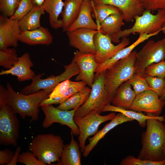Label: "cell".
I'll list each match as a JSON object with an SVG mask.
<instances>
[{
	"label": "cell",
	"instance_id": "6da1fadb",
	"mask_svg": "<svg viewBox=\"0 0 165 165\" xmlns=\"http://www.w3.org/2000/svg\"><path fill=\"white\" fill-rule=\"evenodd\" d=\"M165 120L164 116L147 120L146 130L141 134L142 147L137 158L155 161L165 160Z\"/></svg>",
	"mask_w": 165,
	"mask_h": 165
},
{
	"label": "cell",
	"instance_id": "7a4b0ae2",
	"mask_svg": "<svg viewBox=\"0 0 165 165\" xmlns=\"http://www.w3.org/2000/svg\"><path fill=\"white\" fill-rule=\"evenodd\" d=\"M6 87L8 91L7 105L23 119L27 116L31 117V122L38 120L39 105L48 97L52 92L48 89L42 90L34 93L24 94L16 92L9 82L7 83Z\"/></svg>",
	"mask_w": 165,
	"mask_h": 165
},
{
	"label": "cell",
	"instance_id": "3957f363",
	"mask_svg": "<svg viewBox=\"0 0 165 165\" xmlns=\"http://www.w3.org/2000/svg\"><path fill=\"white\" fill-rule=\"evenodd\" d=\"M64 145L59 135L40 134L32 140L28 148L39 160L46 165L60 161Z\"/></svg>",
	"mask_w": 165,
	"mask_h": 165
},
{
	"label": "cell",
	"instance_id": "277c9868",
	"mask_svg": "<svg viewBox=\"0 0 165 165\" xmlns=\"http://www.w3.org/2000/svg\"><path fill=\"white\" fill-rule=\"evenodd\" d=\"M137 53L136 50L132 51L128 56L106 71L105 88L111 101L119 86L135 74L134 64Z\"/></svg>",
	"mask_w": 165,
	"mask_h": 165
},
{
	"label": "cell",
	"instance_id": "5b68a950",
	"mask_svg": "<svg viewBox=\"0 0 165 165\" xmlns=\"http://www.w3.org/2000/svg\"><path fill=\"white\" fill-rule=\"evenodd\" d=\"M157 10L156 14H153L150 10H145L141 15L135 17V22L131 28L121 30L111 37L112 42L119 43L120 38L127 37L132 34L160 32L165 26V10Z\"/></svg>",
	"mask_w": 165,
	"mask_h": 165
},
{
	"label": "cell",
	"instance_id": "8992f818",
	"mask_svg": "<svg viewBox=\"0 0 165 165\" xmlns=\"http://www.w3.org/2000/svg\"><path fill=\"white\" fill-rule=\"evenodd\" d=\"M105 73L106 71L95 76L87 99L84 104L76 109L74 117L83 116L93 110L100 114L104 108L110 104L111 100L105 88Z\"/></svg>",
	"mask_w": 165,
	"mask_h": 165
},
{
	"label": "cell",
	"instance_id": "52a82bcc",
	"mask_svg": "<svg viewBox=\"0 0 165 165\" xmlns=\"http://www.w3.org/2000/svg\"><path fill=\"white\" fill-rule=\"evenodd\" d=\"M64 71L59 75H51L45 79H42V75L39 74L32 79L31 83L22 89L21 93L29 94L35 93L42 90L48 89L52 92L56 86L64 81L70 79L72 77L78 75L79 69L74 58L68 65L64 66Z\"/></svg>",
	"mask_w": 165,
	"mask_h": 165
},
{
	"label": "cell",
	"instance_id": "ba28073f",
	"mask_svg": "<svg viewBox=\"0 0 165 165\" xmlns=\"http://www.w3.org/2000/svg\"><path fill=\"white\" fill-rule=\"evenodd\" d=\"M165 60V38L157 41L149 40L137 53L135 74L145 76V71L148 66Z\"/></svg>",
	"mask_w": 165,
	"mask_h": 165
},
{
	"label": "cell",
	"instance_id": "9c48e42d",
	"mask_svg": "<svg viewBox=\"0 0 165 165\" xmlns=\"http://www.w3.org/2000/svg\"><path fill=\"white\" fill-rule=\"evenodd\" d=\"M116 115L115 113L112 112L108 115L101 116L93 110L83 116L74 117V122L79 129L78 140L82 152L87 138L98 132V127L101 123L111 120Z\"/></svg>",
	"mask_w": 165,
	"mask_h": 165
},
{
	"label": "cell",
	"instance_id": "30bf717a",
	"mask_svg": "<svg viewBox=\"0 0 165 165\" xmlns=\"http://www.w3.org/2000/svg\"><path fill=\"white\" fill-rule=\"evenodd\" d=\"M16 114L9 105L0 108V144L17 146L20 123Z\"/></svg>",
	"mask_w": 165,
	"mask_h": 165
},
{
	"label": "cell",
	"instance_id": "8fae6325",
	"mask_svg": "<svg viewBox=\"0 0 165 165\" xmlns=\"http://www.w3.org/2000/svg\"><path fill=\"white\" fill-rule=\"evenodd\" d=\"M41 107L45 116L42 124L43 128H47L54 123H58L69 127L74 134L79 135V128L74 120L75 112L77 108L69 111L63 110L54 107L52 105Z\"/></svg>",
	"mask_w": 165,
	"mask_h": 165
},
{
	"label": "cell",
	"instance_id": "7c38bea8",
	"mask_svg": "<svg viewBox=\"0 0 165 165\" xmlns=\"http://www.w3.org/2000/svg\"><path fill=\"white\" fill-rule=\"evenodd\" d=\"M112 42L110 36L103 34L98 31L95 35L94 38L96 50L95 59L98 64L112 58L130 43V39L127 37L122 38L121 41L116 45H114Z\"/></svg>",
	"mask_w": 165,
	"mask_h": 165
},
{
	"label": "cell",
	"instance_id": "4fadbf2b",
	"mask_svg": "<svg viewBox=\"0 0 165 165\" xmlns=\"http://www.w3.org/2000/svg\"><path fill=\"white\" fill-rule=\"evenodd\" d=\"M165 104V101L151 90L144 91L137 95L129 109L160 116Z\"/></svg>",
	"mask_w": 165,
	"mask_h": 165
},
{
	"label": "cell",
	"instance_id": "5bb4252c",
	"mask_svg": "<svg viewBox=\"0 0 165 165\" xmlns=\"http://www.w3.org/2000/svg\"><path fill=\"white\" fill-rule=\"evenodd\" d=\"M98 32V30L81 28L67 31L66 34L70 46L81 53L95 54L94 38Z\"/></svg>",
	"mask_w": 165,
	"mask_h": 165
},
{
	"label": "cell",
	"instance_id": "9a60e30c",
	"mask_svg": "<svg viewBox=\"0 0 165 165\" xmlns=\"http://www.w3.org/2000/svg\"><path fill=\"white\" fill-rule=\"evenodd\" d=\"M21 32L19 21L0 16V49L18 46Z\"/></svg>",
	"mask_w": 165,
	"mask_h": 165
},
{
	"label": "cell",
	"instance_id": "2e32d148",
	"mask_svg": "<svg viewBox=\"0 0 165 165\" xmlns=\"http://www.w3.org/2000/svg\"><path fill=\"white\" fill-rule=\"evenodd\" d=\"M79 69V73L75 79L83 81L91 88L94 82V73L99 64L95 59V54L84 53L76 51L73 58Z\"/></svg>",
	"mask_w": 165,
	"mask_h": 165
},
{
	"label": "cell",
	"instance_id": "e0dca14e",
	"mask_svg": "<svg viewBox=\"0 0 165 165\" xmlns=\"http://www.w3.org/2000/svg\"><path fill=\"white\" fill-rule=\"evenodd\" d=\"M94 4H108L119 9L124 21L130 22L137 16L141 15L145 9L139 0H91Z\"/></svg>",
	"mask_w": 165,
	"mask_h": 165
},
{
	"label": "cell",
	"instance_id": "ac0fdd59",
	"mask_svg": "<svg viewBox=\"0 0 165 165\" xmlns=\"http://www.w3.org/2000/svg\"><path fill=\"white\" fill-rule=\"evenodd\" d=\"M33 65L29 53H25L18 57L17 62L12 68L6 70H2L0 75L11 74L16 76L20 82L29 80L35 75V72L31 69Z\"/></svg>",
	"mask_w": 165,
	"mask_h": 165
},
{
	"label": "cell",
	"instance_id": "d6986e66",
	"mask_svg": "<svg viewBox=\"0 0 165 165\" xmlns=\"http://www.w3.org/2000/svg\"><path fill=\"white\" fill-rule=\"evenodd\" d=\"M159 32H158L152 34H139L138 38L132 44L120 50L111 58L99 64L95 71V76L105 71L116 63L128 56L138 45L148 39L149 38L157 35Z\"/></svg>",
	"mask_w": 165,
	"mask_h": 165
},
{
	"label": "cell",
	"instance_id": "ffe728a7",
	"mask_svg": "<svg viewBox=\"0 0 165 165\" xmlns=\"http://www.w3.org/2000/svg\"><path fill=\"white\" fill-rule=\"evenodd\" d=\"M133 120V119L119 112L111 120L109 123L107 124L102 129L98 131L93 137L88 138L89 143L85 146L83 152V156L84 157H87L99 141L110 130L119 125Z\"/></svg>",
	"mask_w": 165,
	"mask_h": 165
},
{
	"label": "cell",
	"instance_id": "44dd1931",
	"mask_svg": "<svg viewBox=\"0 0 165 165\" xmlns=\"http://www.w3.org/2000/svg\"><path fill=\"white\" fill-rule=\"evenodd\" d=\"M53 37L48 29L43 27L31 30L21 31L19 41L31 45H50Z\"/></svg>",
	"mask_w": 165,
	"mask_h": 165
},
{
	"label": "cell",
	"instance_id": "7402d4cb",
	"mask_svg": "<svg viewBox=\"0 0 165 165\" xmlns=\"http://www.w3.org/2000/svg\"><path fill=\"white\" fill-rule=\"evenodd\" d=\"M93 10L91 0H83L81 3L77 18L67 31L81 28L98 30V26L92 17Z\"/></svg>",
	"mask_w": 165,
	"mask_h": 165
},
{
	"label": "cell",
	"instance_id": "603a6c76",
	"mask_svg": "<svg viewBox=\"0 0 165 165\" xmlns=\"http://www.w3.org/2000/svg\"><path fill=\"white\" fill-rule=\"evenodd\" d=\"M71 132L69 144L64 145L60 161L55 165H81V155L79 145L74 138Z\"/></svg>",
	"mask_w": 165,
	"mask_h": 165
},
{
	"label": "cell",
	"instance_id": "cb8c5ba5",
	"mask_svg": "<svg viewBox=\"0 0 165 165\" xmlns=\"http://www.w3.org/2000/svg\"><path fill=\"white\" fill-rule=\"evenodd\" d=\"M131 86L127 81L118 88L112 99V105L126 109H129L132 104L136 94Z\"/></svg>",
	"mask_w": 165,
	"mask_h": 165
},
{
	"label": "cell",
	"instance_id": "d4e9b609",
	"mask_svg": "<svg viewBox=\"0 0 165 165\" xmlns=\"http://www.w3.org/2000/svg\"><path fill=\"white\" fill-rule=\"evenodd\" d=\"M83 0H64V9L61 13L63 32H66L77 18Z\"/></svg>",
	"mask_w": 165,
	"mask_h": 165
},
{
	"label": "cell",
	"instance_id": "484cf974",
	"mask_svg": "<svg viewBox=\"0 0 165 165\" xmlns=\"http://www.w3.org/2000/svg\"><path fill=\"white\" fill-rule=\"evenodd\" d=\"M62 0H45L41 7L49 14L50 24L54 29L62 27L61 20L58 19L64 8Z\"/></svg>",
	"mask_w": 165,
	"mask_h": 165
},
{
	"label": "cell",
	"instance_id": "4316f807",
	"mask_svg": "<svg viewBox=\"0 0 165 165\" xmlns=\"http://www.w3.org/2000/svg\"><path fill=\"white\" fill-rule=\"evenodd\" d=\"M124 20L121 12L111 14L101 23L98 30L111 37L121 31Z\"/></svg>",
	"mask_w": 165,
	"mask_h": 165
},
{
	"label": "cell",
	"instance_id": "83f0119b",
	"mask_svg": "<svg viewBox=\"0 0 165 165\" xmlns=\"http://www.w3.org/2000/svg\"><path fill=\"white\" fill-rule=\"evenodd\" d=\"M44 12L41 6H34L30 11L19 21L21 31L33 30L41 27L40 18Z\"/></svg>",
	"mask_w": 165,
	"mask_h": 165
},
{
	"label": "cell",
	"instance_id": "f1b7e54d",
	"mask_svg": "<svg viewBox=\"0 0 165 165\" xmlns=\"http://www.w3.org/2000/svg\"><path fill=\"white\" fill-rule=\"evenodd\" d=\"M105 112L121 113L134 120H137L138 122L139 125L142 128L146 127V120L147 119L151 118H159L160 116H155L150 114H147V115H146L140 112L126 109L110 104L108 105L104 108L102 112Z\"/></svg>",
	"mask_w": 165,
	"mask_h": 165
},
{
	"label": "cell",
	"instance_id": "f546056e",
	"mask_svg": "<svg viewBox=\"0 0 165 165\" xmlns=\"http://www.w3.org/2000/svg\"><path fill=\"white\" fill-rule=\"evenodd\" d=\"M91 90V88L86 86L79 92L68 98L56 107L65 111L77 108L86 102Z\"/></svg>",
	"mask_w": 165,
	"mask_h": 165
},
{
	"label": "cell",
	"instance_id": "4dcf8cb0",
	"mask_svg": "<svg viewBox=\"0 0 165 165\" xmlns=\"http://www.w3.org/2000/svg\"><path fill=\"white\" fill-rule=\"evenodd\" d=\"M91 1L93 8L92 16L96 19L98 28L101 23L110 15L121 12L116 7L105 4H94Z\"/></svg>",
	"mask_w": 165,
	"mask_h": 165
},
{
	"label": "cell",
	"instance_id": "1f68e13d",
	"mask_svg": "<svg viewBox=\"0 0 165 165\" xmlns=\"http://www.w3.org/2000/svg\"><path fill=\"white\" fill-rule=\"evenodd\" d=\"M18 59L15 48L0 49V65L7 70L12 68Z\"/></svg>",
	"mask_w": 165,
	"mask_h": 165
},
{
	"label": "cell",
	"instance_id": "d6a6232c",
	"mask_svg": "<svg viewBox=\"0 0 165 165\" xmlns=\"http://www.w3.org/2000/svg\"><path fill=\"white\" fill-rule=\"evenodd\" d=\"M127 81L132 86L136 95L146 90L152 91L145 76L142 75L134 74Z\"/></svg>",
	"mask_w": 165,
	"mask_h": 165
},
{
	"label": "cell",
	"instance_id": "836d02e7",
	"mask_svg": "<svg viewBox=\"0 0 165 165\" xmlns=\"http://www.w3.org/2000/svg\"><path fill=\"white\" fill-rule=\"evenodd\" d=\"M34 6L31 0H20L14 14L10 18L19 21L30 11Z\"/></svg>",
	"mask_w": 165,
	"mask_h": 165
},
{
	"label": "cell",
	"instance_id": "e575fe53",
	"mask_svg": "<svg viewBox=\"0 0 165 165\" xmlns=\"http://www.w3.org/2000/svg\"><path fill=\"white\" fill-rule=\"evenodd\" d=\"M144 73L145 76H149L165 78V61L149 65L146 68Z\"/></svg>",
	"mask_w": 165,
	"mask_h": 165
},
{
	"label": "cell",
	"instance_id": "d590c367",
	"mask_svg": "<svg viewBox=\"0 0 165 165\" xmlns=\"http://www.w3.org/2000/svg\"><path fill=\"white\" fill-rule=\"evenodd\" d=\"M149 86L152 91L157 94L160 97L165 90V78L149 76H145Z\"/></svg>",
	"mask_w": 165,
	"mask_h": 165
},
{
	"label": "cell",
	"instance_id": "8d00e7d4",
	"mask_svg": "<svg viewBox=\"0 0 165 165\" xmlns=\"http://www.w3.org/2000/svg\"><path fill=\"white\" fill-rule=\"evenodd\" d=\"M165 160L155 161L149 160H142L129 155L123 159L120 163L121 165H164Z\"/></svg>",
	"mask_w": 165,
	"mask_h": 165
},
{
	"label": "cell",
	"instance_id": "74e56055",
	"mask_svg": "<svg viewBox=\"0 0 165 165\" xmlns=\"http://www.w3.org/2000/svg\"><path fill=\"white\" fill-rule=\"evenodd\" d=\"M20 0H0V11L3 15L10 17L13 16Z\"/></svg>",
	"mask_w": 165,
	"mask_h": 165
},
{
	"label": "cell",
	"instance_id": "f35d334b",
	"mask_svg": "<svg viewBox=\"0 0 165 165\" xmlns=\"http://www.w3.org/2000/svg\"><path fill=\"white\" fill-rule=\"evenodd\" d=\"M17 162L26 165H46L39 160L31 152L28 151L20 153Z\"/></svg>",
	"mask_w": 165,
	"mask_h": 165
},
{
	"label": "cell",
	"instance_id": "ab89813d",
	"mask_svg": "<svg viewBox=\"0 0 165 165\" xmlns=\"http://www.w3.org/2000/svg\"><path fill=\"white\" fill-rule=\"evenodd\" d=\"M145 10L155 11L165 10V0H139Z\"/></svg>",
	"mask_w": 165,
	"mask_h": 165
},
{
	"label": "cell",
	"instance_id": "60d3db41",
	"mask_svg": "<svg viewBox=\"0 0 165 165\" xmlns=\"http://www.w3.org/2000/svg\"><path fill=\"white\" fill-rule=\"evenodd\" d=\"M87 84L83 81L77 82L70 80V84L68 88L63 97L66 101L68 98L80 91Z\"/></svg>",
	"mask_w": 165,
	"mask_h": 165
},
{
	"label": "cell",
	"instance_id": "b9f144b4",
	"mask_svg": "<svg viewBox=\"0 0 165 165\" xmlns=\"http://www.w3.org/2000/svg\"><path fill=\"white\" fill-rule=\"evenodd\" d=\"M70 80H66L58 83L49 95L48 97L54 98L63 97L69 87Z\"/></svg>",
	"mask_w": 165,
	"mask_h": 165
},
{
	"label": "cell",
	"instance_id": "7bdbcfd3",
	"mask_svg": "<svg viewBox=\"0 0 165 165\" xmlns=\"http://www.w3.org/2000/svg\"><path fill=\"white\" fill-rule=\"evenodd\" d=\"M14 152L7 148L0 151V165H7L11 161Z\"/></svg>",
	"mask_w": 165,
	"mask_h": 165
},
{
	"label": "cell",
	"instance_id": "ee69618b",
	"mask_svg": "<svg viewBox=\"0 0 165 165\" xmlns=\"http://www.w3.org/2000/svg\"><path fill=\"white\" fill-rule=\"evenodd\" d=\"M8 90L2 85H0V108L7 105Z\"/></svg>",
	"mask_w": 165,
	"mask_h": 165
},
{
	"label": "cell",
	"instance_id": "f6af8a7d",
	"mask_svg": "<svg viewBox=\"0 0 165 165\" xmlns=\"http://www.w3.org/2000/svg\"><path fill=\"white\" fill-rule=\"evenodd\" d=\"M21 149V148L20 146L16 147L15 152H14V154L11 161L7 165H16Z\"/></svg>",
	"mask_w": 165,
	"mask_h": 165
},
{
	"label": "cell",
	"instance_id": "bcb514c9",
	"mask_svg": "<svg viewBox=\"0 0 165 165\" xmlns=\"http://www.w3.org/2000/svg\"><path fill=\"white\" fill-rule=\"evenodd\" d=\"M34 6H41L45 0H31Z\"/></svg>",
	"mask_w": 165,
	"mask_h": 165
},
{
	"label": "cell",
	"instance_id": "7dc6e473",
	"mask_svg": "<svg viewBox=\"0 0 165 165\" xmlns=\"http://www.w3.org/2000/svg\"><path fill=\"white\" fill-rule=\"evenodd\" d=\"M160 97L162 100L165 101V90L163 95Z\"/></svg>",
	"mask_w": 165,
	"mask_h": 165
},
{
	"label": "cell",
	"instance_id": "c3c4849f",
	"mask_svg": "<svg viewBox=\"0 0 165 165\" xmlns=\"http://www.w3.org/2000/svg\"><path fill=\"white\" fill-rule=\"evenodd\" d=\"M162 32L164 34L165 36V26L163 28V29L162 30Z\"/></svg>",
	"mask_w": 165,
	"mask_h": 165
},
{
	"label": "cell",
	"instance_id": "681fc988",
	"mask_svg": "<svg viewBox=\"0 0 165 165\" xmlns=\"http://www.w3.org/2000/svg\"><path fill=\"white\" fill-rule=\"evenodd\" d=\"M163 153L165 156V146L163 150ZM164 165H165V163L164 164Z\"/></svg>",
	"mask_w": 165,
	"mask_h": 165
},
{
	"label": "cell",
	"instance_id": "f907efd6",
	"mask_svg": "<svg viewBox=\"0 0 165 165\" xmlns=\"http://www.w3.org/2000/svg\"></svg>",
	"mask_w": 165,
	"mask_h": 165
}]
</instances>
